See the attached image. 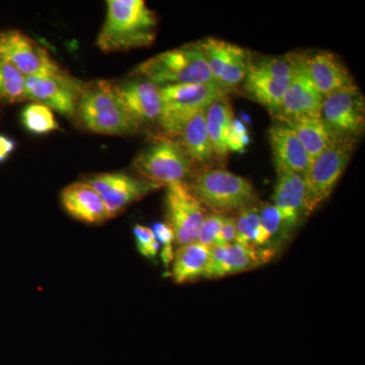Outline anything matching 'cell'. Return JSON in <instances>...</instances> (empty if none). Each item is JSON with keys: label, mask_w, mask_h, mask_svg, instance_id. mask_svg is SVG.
<instances>
[{"label": "cell", "mask_w": 365, "mask_h": 365, "mask_svg": "<svg viewBox=\"0 0 365 365\" xmlns=\"http://www.w3.org/2000/svg\"><path fill=\"white\" fill-rule=\"evenodd\" d=\"M76 115L86 130L103 135L132 134L139 127L125 110L114 85L105 81L83 86Z\"/></svg>", "instance_id": "obj_3"}, {"label": "cell", "mask_w": 365, "mask_h": 365, "mask_svg": "<svg viewBox=\"0 0 365 365\" xmlns=\"http://www.w3.org/2000/svg\"><path fill=\"white\" fill-rule=\"evenodd\" d=\"M354 141H334L312 162L306 178V216L313 213L332 194L354 150Z\"/></svg>", "instance_id": "obj_7"}, {"label": "cell", "mask_w": 365, "mask_h": 365, "mask_svg": "<svg viewBox=\"0 0 365 365\" xmlns=\"http://www.w3.org/2000/svg\"><path fill=\"white\" fill-rule=\"evenodd\" d=\"M26 100V76L11 63L0 59V101L14 104Z\"/></svg>", "instance_id": "obj_28"}, {"label": "cell", "mask_w": 365, "mask_h": 365, "mask_svg": "<svg viewBox=\"0 0 365 365\" xmlns=\"http://www.w3.org/2000/svg\"><path fill=\"white\" fill-rule=\"evenodd\" d=\"M306 200L304 175L292 173L278 175L273 195V205L279 211L288 234L297 227L300 218L306 216Z\"/></svg>", "instance_id": "obj_18"}, {"label": "cell", "mask_w": 365, "mask_h": 365, "mask_svg": "<svg viewBox=\"0 0 365 365\" xmlns=\"http://www.w3.org/2000/svg\"><path fill=\"white\" fill-rule=\"evenodd\" d=\"M364 97L357 86L324 98L321 117L337 140L356 143L364 131Z\"/></svg>", "instance_id": "obj_8"}, {"label": "cell", "mask_w": 365, "mask_h": 365, "mask_svg": "<svg viewBox=\"0 0 365 365\" xmlns=\"http://www.w3.org/2000/svg\"><path fill=\"white\" fill-rule=\"evenodd\" d=\"M269 141L278 175L287 173L306 175L311 160L299 137L287 124L283 122L273 124L269 130Z\"/></svg>", "instance_id": "obj_17"}, {"label": "cell", "mask_w": 365, "mask_h": 365, "mask_svg": "<svg viewBox=\"0 0 365 365\" xmlns=\"http://www.w3.org/2000/svg\"><path fill=\"white\" fill-rule=\"evenodd\" d=\"M191 160L181 144L170 138H163L141 151L133 162V167L141 179L158 188L182 182L191 174Z\"/></svg>", "instance_id": "obj_6"}, {"label": "cell", "mask_w": 365, "mask_h": 365, "mask_svg": "<svg viewBox=\"0 0 365 365\" xmlns=\"http://www.w3.org/2000/svg\"><path fill=\"white\" fill-rule=\"evenodd\" d=\"M21 119L26 130L36 135H44L60 128L52 110L39 103L26 106Z\"/></svg>", "instance_id": "obj_27"}, {"label": "cell", "mask_w": 365, "mask_h": 365, "mask_svg": "<svg viewBox=\"0 0 365 365\" xmlns=\"http://www.w3.org/2000/svg\"><path fill=\"white\" fill-rule=\"evenodd\" d=\"M60 200L66 212L79 222L98 225L111 218L102 197L88 182L69 185L61 192Z\"/></svg>", "instance_id": "obj_20"}, {"label": "cell", "mask_w": 365, "mask_h": 365, "mask_svg": "<svg viewBox=\"0 0 365 365\" xmlns=\"http://www.w3.org/2000/svg\"><path fill=\"white\" fill-rule=\"evenodd\" d=\"M235 223H237L235 217L225 215L215 247L227 246V245L235 242V239H237V225H235Z\"/></svg>", "instance_id": "obj_34"}, {"label": "cell", "mask_w": 365, "mask_h": 365, "mask_svg": "<svg viewBox=\"0 0 365 365\" xmlns=\"http://www.w3.org/2000/svg\"><path fill=\"white\" fill-rule=\"evenodd\" d=\"M86 182L102 197L111 218L158 189V186L141 178L118 172L98 174Z\"/></svg>", "instance_id": "obj_14"}, {"label": "cell", "mask_w": 365, "mask_h": 365, "mask_svg": "<svg viewBox=\"0 0 365 365\" xmlns=\"http://www.w3.org/2000/svg\"><path fill=\"white\" fill-rule=\"evenodd\" d=\"M114 90L129 116L139 126L158 121L162 112L160 86L139 78L114 86Z\"/></svg>", "instance_id": "obj_16"}, {"label": "cell", "mask_w": 365, "mask_h": 365, "mask_svg": "<svg viewBox=\"0 0 365 365\" xmlns=\"http://www.w3.org/2000/svg\"><path fill=\"white\" fill-rule=\"evenodd\" d=\"M304 62L312 81L324 98L356 86L344 64L333 53L319 51L304 54Z\"/></svg>", "instance_id": "obj_19"}, {"label": "cell", "mask_w": 365, "mask_h": 365, "mask_svg": "<svg viewBox=\"0 0 365 365\" xmlns=\"http://www.w3.org/2000/svg\"><path fill=\"white\" fill-rule=\"evenodd\" d=\"M165 210V222L174 232L178 248L196 242L207 213L203 204L194 195L189 182H177L167 186Z\"/></svg>", "instance_id": "obj_10"}, {"label": "cell", "mask_w": 365, "mask_h": 365, "mask_svg": "<svg viewBox=\"0 0 365 365\" xmlns=\"http://www.w3.org/2000/svg\"><path fill=\"white\" fill-rule=\"evenodd\" d=\"M179 136L182 148L193 165H206L215 158L206 125L205 109L190 118Z\"/></svg>", "instance_id": "obj_22"}, {"label": "cell", "mask_w": 365, "mask_h": 365, "mask_svg": "<svg viewBox=\"0 0 365 365\" xmlns=\"http://www.w3.org/2000/svg\"><path fill=\"white\" fill-rule=\"evenodd\" d=\"M0 59L16 67L26 78L63 71L44 47L19 30L0 33Z\"/></svg>", "instance_id": "obj_11"}, {"label": "cell", "mask_w": 365, "mask_h": 365, "mask_svg": "<svg viewBox=\"0 0 365 365\" xmlns=\"http://www.w3.org/2000/svg\"><path fill=\"white\" fill-rule=\"evenodd\" d=\"M259 216L261 230L259 248L271 250L276 253L281 242L288 237L279 211L273 204H263L259 208Z\"/></svg>", "instance_id": "obj_26"}, {"label": "cell", "mask_w": 365, "mask_h": 365, "mask_svg": "<svg viewBox=\"0 0 365 365\" xmlns=\"http://www.w3.org/2000/svg\"><path fill=\"white\" fill-rule=\"evenodd\" d=\"M237 220V239L235 242L259 249L260 240V216L259 207L250 206L240 211Z\"/></svg>", "instance_id": "obj_29"}, {"label": "cell", "mask_w": 365, "mask_h": 365, "mask_svg": "<svg viewBox=\"0 0 365 365\" xmlns=\"http://www.w3.org/2000/svg\"><path fill=\"white\" fill-rule=\"evenodd\" d=\"M206 125L215 157L223 158L228 153L227 133L234 119L232 107L227 98L213 101L205 109Z\"/></svg>", "instance_id": "obj_25"}, {"label": "cell", "mask_w": 365, "mask_h": 365, "mask_svg": "<svg viewBox=\"0 0 365 365\" xmlns=\"http://www.w3.org/2000/svg\"><path fill=\"white\" fill-rule=\"evenodd\" d=\"M250 135L248 128L242 121L234 117L227 133V150L240 153L248 146Z\"/></svg>", "instance_id": "obj_33"}, {"label": "cell", "mask_w": 365, "mask_h": 365, "mask_svg": "<svg viewBox=\"0 0 365 365\" xmlns=\"http://www.w3.org/2000/svg\"><path fill=\"white\" fill-rule=\"evenodd\" d=\"M283 123L287 124L299 137L300 143L311 160V163L334 141L337 140L329 131L321 115L299 118V119L283 122Z\"/></svg>", "instance_id": "obj_24"}, {"label": "cell", "mask_w": 365, "mask_h": 365, "mask_svg": "<svg viewBox=\"0 0 365 365\" xmlns=\"http://www.w3.org/2000/svg\"><path fill=\"white\" fill-rule=\"evenodd\" d=\"M83 85L66 71L26 78V100L34 101L67 118L76 114Z\"/></svg>", "instance_id": "obj_12"}, {"label": "cell", "mask_w": 365, "mask_h": 365, "mask_svg": "<svg viewBox=\"0 0 365 365\" xmlns=\"http://www.w3.org/2000/svg\"><path fill=\"white\" fill-rule=\"evenodd\" d=\"M194 195L212 212L225 215L241 211L256 203L253 185L225 169H206L197 173L189 182Z\"/></svg>", "instance_id": "obj_4"}, {"label": "cell", "mask_w": 365, "mask_h": 365, "mask_svg": "<svg viewBox=\"0 0 365 365\" xmlns=\"http://www.w3.org/2000/svg\"><path fill=\"white\" fill-rule=\"evenodd\" d=\"M133 74L158 86L202 83L220 91L211 76L199 42L160 53L139 64Z\"/></svg>", "instance_id": "obj_2"}, {"label": "cell", "mask_w": 365, "mask_h": 365, "mask_svg": "<svg viewBox=\"0 0 365 365\" xmlns=\"http://www.w3.org/2000/svg\"><path fill=\"white\" fill-rule=\"evenodd\" d=\"M292 57L294 64L292 81L279 111L276 114L282 122L321 115L324 102L323 96L314 86L307 71L304 54H292Z\"/></svg>", "instance_id": "obj_13"}, {"label": "cell", "mask_w": 365, "mask_h": 365, "mask_svg": "<svg viewBox=\"0 0 365 365\" xmlns=\"http://www.w3.org/2000/svg\"><path fill=\"white\" fill-rule=\"evenodd\" d=\"M153 232H155L158 244H160V258L165 268H169L174 260V249L176 241L172 228L167 222H155L153 225Z\"/></svg>", "instance_id": "obj_30"}, {"label": "cell", "mask_w": 365, "mask_h": 365, "mask_svg": "<svg viewBox=\"0 0 365 365\" xmlns=\"http://www.w3.org/2000/svg\"><path fill=\"white\" fill-rule=\"evenodd\" d=\"M225 217V215L217 212L206 215L205 220H204L198 235H197L196 242L209 249L213 248L217 242L218 235H220Z\"/></svg>", "instance_id": "obj_31"}, {"label": "cell", "mask_w": 365, "mask_h": 365, "mask_svg": "<svg viewBox=\"0 0 365 365\" xmlns=\"http://www.w3.org/2000/svg\"><path fill=\"white\" fill-rule=\"evenodd\" d=\"M162 112L158 123L168 136H179L182 127L197 112L213 101L227 96L213 86L202 83H180L160 86Z\"/></svg>", "instance_id": "obj_5"}, {"label": "cell", "mask_w": 365, "mask_h": 365, "mask_svg": "<svg viewBox=\"0 0 365 365\" xmlns=\"http://www.w3.org/2000/svg\"><path fill=\"white\" fill-rule=\"evenodd\" d=\"M275 252L262 248H252L234 242L227 246L210 249L207 267L203 278L217 279L234 274L246 272L270 261Z\"/></svg>", "instance_id": "obj_15"}, {"label": "cell", "mask_w": 365, "mask_h": 365, "mask_svg": "<svg viewBox=\"0 0 365 365\" xmlns=\"http://www.w3.org/2000/svg\"><path fill=\"white\" fill-rule=\"evenodd\" d=\"M290 81L292 78H275L250 68L242 85L247 95L273 114H277Z\"/></svg>", "instance_id": "obj_21"}, {"label": "cell", "mask_w": 365, "mask_h": 365, "mask_svg": "<svg viewBox=\"0 0 365 365\" xmlns=\"http://www.w3.org/2000/svg\"><path fill=\"white\" fill-rule=\"evenodd\" d=\"M16 148V140L11 137L0 134V163L6 162Z\"/></svg>", "instance_id": "obj_35"}, {"label": "cell", "mask_w": 365, "mask_h": 365, "mask_svg": "<svg viewBox=\"0 0 365 365\" xmlns=\"http://www.w3.org/2000/svg\"><path fill=\"white\" fill-rule=\"evenodd\" d=\"M157 25L155 11L143 0H109L97 46L105 53L150 46L157 36Z\"/></svg>", "instance_id": "obj_1"}, {"label": "cell", "mask_w": 365, "mask_h": 365, "mask_svg": "<svg viewBox=\"0 0 365 365\" xmlns=\"http://www.w3.org/2000/svg\"><path fill=\"white\" fill-rule=\"evenodd\" d=\"M133 235L139 254L144 258L155 259L160 253V248L153 230L144 225H136Z\"/></svg>", "instance_id": "obj_32"}, {"label": "cell", "mask_w": 365, "mask_h": 365, "mask_svg": "<svg viewBox=\"0 0 365 365\" xmlns=\"http://www.w3.org/2000/svg\"><path fill=\"white\" fill-rule=\"evenodd\" d=\"M199 44L216 86L225 95L242 83L253 61L248 50L215 38H206Z\"/></svg>", "instance_id": "obj_9"}, {"label": "cell", "mask_w": 365, "mask_h": 365, "mask_svg": "<svg viewBox=\"0 0 365 365\" xmlns=\"http://www.w3.org/2000/svg\"><path fill=\"white\" fill-rule=\"evenodd\" d=\"M210 249L199 242L179 247L175 252L172 263L173 280L177 284L193 282L203 278L207 267Z\"/></svg>", "instance_id": "obj_23"}]
</instances>
